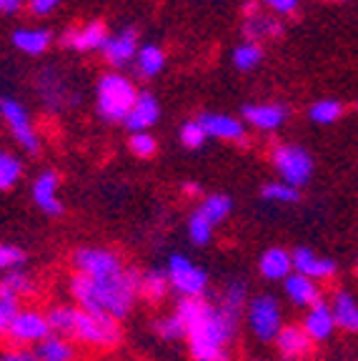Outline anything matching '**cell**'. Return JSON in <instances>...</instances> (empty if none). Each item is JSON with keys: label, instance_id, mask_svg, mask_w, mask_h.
I'll return each mask as SVG.
<instances>
[{"label": "cell", "instance_id": "484cf974", "mask_svg": "<svg viewBox=\"0 0 358 361\" xmlns=\"http://www.w3.org/2000/svg\"><path fill=\"white\" fill-rule=\"evenodd\" d=\"M243 118L261 130H273L285 121L283 106H243Z\"/></svg>", "mask_w": 358, "mask_h": 361}, {"label": "cell", "instance_id": "cb8c5ba5", "mask_svg": "<svg viewBox=\"0 0 358 361\" xmlns=\"http://www.w3.org/2000/svg\"><path fill=\"white\" fill-rule=\"evenodd\" d=\"M33 351L38 356V361H75V341L58 336V334H51L48 338H43Z\"/></svg>", "mask_w": 358, "mask_h": 361}, {"label": "cell", "instance_id": "83f0119b", "mask_svg": "<svg viewBox=\"0 0 358 361\" xmlns=\"http://www.w3.org/2000/svg\"><path fill=\"white\" fill-rule=\"evenodd\" d=\"M198 211H201V214L206 216L213 226H218L230 216V211H233V201H230L228 196H223V193H213V196H208L206 201L201 203V209Z\"/></svg>", "mask_w": 358, "mask_h": 361}, {"label": "cell", "instance_id": "ee69618b", "mask_svg": "<svg viewBox=\"0 0 358 361\" xmlns=\"http://www.w3.org/2000/svg\"><path fill=\"white\" fill-rule=\"evenodd\" d=\"M20 11V0H3V13H18Z\"/></svg>", "mask_w": 358, "mask_h": 361}, {"label": "cell", "instance_id": "d4e9b609", "mask_svg": "<svg viewBox=\"0 0 358 361\" xmlns=\"http://www.w3.org/2000/svg\"><path fill=\"white\" fill-rule=\"evenodd\" d=\"M33 293H35V281L23 269L3 274V279H0V299L20 301L25 296H33Z\"/></svg>", "mask_w": 358, "mask_h": 361}, {"label": "cell", "instance_id": "836d02e7", "mask_svg": "<svg viewBox=\"0 0 358 361\" xmlns=\"http://www.w3.org/2000/svg\"><path fill=\"white\" fill-rule=\"evenodd\" d=\"M25 264V251L13 243H0V274H11V271H20Z\"/></svg>", "mask_w": 358, "mask_h": 361}, {"label": "cell", "instance_id": "3957f363", "mask_svg": "<svg viewBox=\"0 0 358 361\" xmlns=\"http://www.w3.org/2000/svg\"><path fill=\"white\" fill-rule=\"evenodd\" d=\"M123 331H121V322L108 314H93V311H75L73 331H70V341L93 346V349H113L118 346Z\"/></svg>", "mask_w": 358, "mask_h": 361}, {"label": "cell", "instance_id": "ac0fdd59", "mask_svg": "<svg viewBox=\"0 0 358 361\" xmlns=\"http://www.w3.org/2000/svg\"><path fill=\"white\" fill-rule=\"evenodd\" d=\"M333 309V319L336 326L346 334H358V299L346 288L333 291V299L328 301Z\"/></svg>", "mask_w": 358, "mask_h": 361}, {"label": "cell", "instance_id": "603a6c76", "mask_svg": "<svg viewBox=\"0 0 358 361\" xmlns=\"http://www.w3.org/2000/svg\"><path fill=\"white\" fill-rule=\"evenodd\" d=\"M171 291L168 283V274L158 269H148L140 274V283H138V296L148 304H161Z\"/></svg>", "mask_w": 358, "mask_h": 361}, {"label": "cell", "instance_id": "277c9868", "mask_svg": "<svg viewBox=\"0 0 358 361\" xmlns=\"http://www.w3.org/2000/svg\"><path fill=\"white\" fill-rule=\"evenodd\" d=\"M138 93L128 78L118 73H108L98 83V113L106 121H125L133 111Z\"/></svg>", "mask_w": 358, "mask_h": 361}, {"label": "cell", "instance_id": "b9f144b4", "mask_svg": "<svg viewBox=\"0 0 358 361\" xmlns=\"http://www.w3.org/2000/svg\"><path fill=\"white\" fill-rule=\"evenodd\" d=\"M266 6L273 8L276 13H293L298 6V0H264Z\"/></svg>", "mask_w": 358, "mask_h": 361}, {"label": "cell", "instance_id": "7bdbcfd3", "mask_svg": "<svg viewBox=\"0 0 358 361\" xmlns=\"http://www.w3.org/2000/svg\"><path fill=\"white\" fill-rule=\"evenodd\" d=\"M58 3H61V0H30V11H33L35 16H45V13H51Z\"/></svg>", "mask_w": 358, "mask_h": 361}, {"label": "cell", "instance_id": "74e56055", "mask_svg": "<svg viewBox=\"0 0 358 361\" xmlns=\"http://www.w3.org/2000/svg\"><path fill=\"white\" fill-rule=\"evenodd\" d=\"M206 130L198 121H188V123L180 126V141H183L185 148H201L206 143Z\"/></svg>", "mask_w": 358, "mask_h": 361}, {"label": "cell", "instance_id": "7c38bea8", "mask_svg": "<svg viewBox=\"0 0 358 361\" xmlns=\"http://www.w3.org/2000/svg\"><path fill=\"white\" fill-rule=\"evenodd\" d=\"M303 331L308 334V338L314 341V344H321V341H328L336 331V319H333V309H331L328 301H319L316 306L306 309L303 314V322H301Z\"/></svg>", "mask_w": 358, "mask_h": 361}, {"label": "cell", "instance_id": "6da1fadb", "mask_svg": "<svg viewBox=\"0 0 358 361\" xmlns=\"http://www.w3.org/2000/svg\"><path fill=\"white\" fill-rule=\"evenodd\" d=\"M175 314L185 326V341L193 359L230 361L228 346L238 331V322L228 319L218 306L203 299H180Z\"/></svg>", "mask_w": 358, "mask_h": 361}, {"label": "cell", "instance_id": "bcb514c9", "mask_svg": "<svg viewBox=\"0 0 358 361\" xmlns=\"http://www.w3.org/2000/svg\"><path fill=\"white\" fill-rule=\"evenodd\" d=\"M183 191H185V193H190V196H193V193H201V186H198V183H185V186H183Z\"/></svg>", "mask_w": 358, "mask_h": 361}, {"label": "cell", "instance_id": "4fadbf2b", "mask_svg": "<svg viewBox=\"0 0 358 361\" xmlns=\"http://www.w3.org/2000/svg\"><path fill=\"white\" fill-rule=\"evenodd\" d=\"M273 344L283 361H303L314 349V341L298 324H285Z\"/></svg>", "mask_w": 358, "mask_h": 361}, {"label": "cell", "instance_id": "ffe728a7", "mask_svg": "<svg viewBox=\"0 0 358 361\" xmlns=\"http://www.w3.org/2000/svg\"><path fill=\"white\" fill-rule=\"evenodd\" d=\"M158 116H161V106H158L156 98L151 93H138V101H135L130 116L125 118V126L133 133H148V128L158 123Z\"/></svg>", "mask_w": 358, "mask_h": 361}, {"label": "cell", "instance_id": "681fc988", "mask_svg": "<svg viewBox=\"0 0 358 361\" xmlns=\"http://www.w3.org/2000/svg\"><path fill=\"white\" fill-rule=\"evenodd\" d=\"M356 274H358V264H356Z\"/></svg>", "mask_w": 358, "mask_h": 361}, {"label": "cell", "instance_id": "30bf717a", "mask_svg": "<svg viewBox=\"0 0 358 361\" xmlns=\"http://www.w3.org/2000/svg\"><path fill=\"white\" fill-rule=\"evenodd\" d=\"M0 113H3V118L8 121V126H11L18 143H20L28 153H38L40 141H38V135H35L33 126H30L28 111H25L18 101H13V98H0Z\"/></svg>", "mask_w": 358, "mask_h": 361}, {"label": "cell", "instance_id": "f546056e", "mask_svg": "<svg viewBox=\"0 0 358 361\" xmlns=\"http://www.w3.org/2000/svg\"><path fill=\"white\" fill-rule=\"evenodd\" d=\"M213 228L216 226L211 224V221L206 219V216L201 214V211H196V214L188 219V238L193 246H208L213 238Z\"/></svg>", "mask_w": 358, "mask_h": 361}, {"label": "cell", "instance_id": "7a4b0ae2", "mask_svg": "<svg viewBox=\"0 0 358 361\" xmlns=\"http://www.w3.org/2000/svg\"><path fill=\"white\" fill-rule=\"evenodd\" d=\"M140 274L135 269H125L123 274L108 279H90L85 274L70 276V296L75 299V306L93 314H108L113 319H125L138 299Z\"/></svg>", "mask_w": 358, "mask_h": 361}, {"label": "cell", "instance_id": "c3c4849f", "mask_svg": "<svg viewBox=\"0 0 358 361\" xmlns=\"http://www.w3.org/2000/svg\"><path fill=\"white\" fill-rule=\"evenodd\" d=\"M251 361H266V359H251Z\"/></svg>", "mask_w": 358, "mask_h": 361}, {"label": "cell", "instance_id": "1f68e13d", "mask_svg": "<svg viewBox=\"0 0 358 361\" xmlns=\"http://www.w3.org/2000/svg\"><path fill=\"white\" fill-rule=\"evenodd\" d=\"M261 196H264V201H271V203H298L301 201L298 188L288 186V183H283V180H278V183H266V186L261 188Z\"/></svg>", "mask_w": 358, "mask_h": 361}, {"label": "cell", "instance_id": "8992f818", "mask_svg": "<svg viewBox=\"0 0 358 361\" xmlns=\"http://www.w3.org/2000/svg\"><path fill=\"white\" fill-rule=\"evenodd\" d=\"M171 291H175L180 299H203L208 291V274L198 264L183 254H173L166 266Z\"/></svg>", "mask_w": 358, "mask_h": 361}, {"label": "cell", "instance_id": "5b68a950", "mask_svg": "<svg viewBox=\"0 0 358 361\" xmlns=\"http://www.w3.org/2000/svg\"><path fill=\"white\" fill-rule=\"evenodd\" d=\"M246 322L251 334L261 344H273L276 338H278L280 329L285 326L280 301L276 299L273 293H258V296H253L246 306Z\"/></svg>", "mask_w": 358, "mask_h": 361}, {"label": "cell", "instance_id": "e575fe53", "mask_svg": "<svg viewBox=\"0 0 358 361\" xmlns=\"http://www.w3.org/2000/svg\"><path fill=\"white\" fill-rule=\"evenodd\" d=\"M261 56L264 53H261V48L256 43H243L233 51V66L238 71H251V68H256L261 63Z\"/></svg>", "mask_w": 358, "mask_h": 361}, {"label": "cell", "instance_id": "7402d4cb", "mask_svg": "<svg viewBox=\"0 0 358 361\" xmlns=\"http://www.w3.org/2000/svg\"><path fill=\"white\" fill-rule=\"evenodd\" d=\"M248 301H251V296H248V286L235 279V281L226 283V288L221 291L218 309L223 311L228 319H233V322H241V316H243V311H246Z\"/></svg>", "mask_w": 358, "mask_h": 361}, {"label": "cell", "instance_id": "ab89813d", "mask_svg": "<svg viewBox=\"0 0 358 361\" xmlns=\"http://www.w3.org/2000/svg\"><path fill=\"white\" fill-rule=\"evenodd\" d=\"M18 311H20V301L0 299V338L8 336V329H11V324L18 316Z\"/></svg>", "mask_w": 358, "mask_h": 361}, {"label": "cell", "instance_id": "4dcf8cb0", "mask_svg": "<svg viewBox=\"0 0 358 361\" xmlns=\"http://www.w3.org/2000/svg\"><path fill=\"white\" fill-rule=\"evenodd\" d=\"M23 173V164L11 153L0 151V191H8L18 183Z\"/></svg>", "mask_w": 358, "mask_h": 361}, {"label": "cell", "instance_id": "7dc6e473", "mask_svg": "<svg viewBox=\"0 0 358 361\" xmlns=\"http://www.w3.org/2000/svg\"><path fill=\"white\" fill-rule=\"evenodd\" d=\"M0 13H3V0H0Z\"/></svg>", "mask_w": 358, "mask_h": 361}, {"label": "cell", "instance_id": "2e32d148", "mask_svg": "<svg viewBox=\"0 0 358 361\" xmlns=\"http://www.w3.org/2000/svg\"><path fill=\"white\" fill-rule=\"evenodd\" d=\"M33 201L45 216H61L63 203L58 198V173L45 171L33 183Z\"/></svg>", "mask_w": 358, "mask_h": 361}, {"label": "cell", "instance_id": "9a60e30c", "mask_svg": "<svg viewBox=\"0 0 358 361\" xmlns=\"http://www.w3.org/2000/svg\"><path fill=\"white\" fill-rule=\"evenodd\" d=\"M258 274L266 279V281H280L293 274V256L291 251H285L280 246H273L268 251H264V256L258 259Z\"/></svg>", "mask_w": 358, "mask_h": 361}, {"label": "cell", "instance_id": "4316f807", "mask_svg": "<svg viewBox=\"0 0 358 361\" xmlns=\"http://www.w3.org/2000/svg\"><path fill=\"white\" fill-rule=\"evenodd\" d=\"M13 43H16V48H20L23 53H30V56H40V53L48 48V43H51V33L48 30H16L13 33Z\"/></svg>", "mask_w": 358, "mask_h": 361}, {"label": "cell", "instance_id": "d6986e66", "mask_svg": "<svg viewBox=\"0 0 358 361\" xmlns=\"http://www.w3.org/2000/svg\"><path fill=\"white\" fill-rule=\"evenodd\" d=\"M103 53H106V58L113 66L130 63V58H135V53H138V30L125 28L118 35H111L106 40V45H103Z\"/></svg>", "mask_w": 358, "mask_h": 361}, {"label": "cell", "instance_id": "d590c367", "mask_svg": "<svg viewBox=\"0 0 358 361\" xmlns=\"http://www.w3.org/2000/svg\"><path fill=\"white\" fill-rule=\"evenodd\" d=\"M341 111H343L341 103H336V101H319L316 106H311L308 116H311V121H316V123H333V121H338Z\"/></svg>", "mask_w": 358, "mask_h": 361}, {"label": "cell", "instance_id": "9c48e42d", "mask_svg": "<svg viewBox=\"0 0 358 361\" xmlns=\"http://www.w3.org/2000/svg\"><path fill=\"white\" fill-rule=\"evenodd\" d=\"M73 266H75V274H85L90 279H108L125 271L123 261H121V256L116 251L93 248V246L78 248L73 254Z\"/></svg>", "mask_w": 358, "mask_h": 361}, {"label": "cell", "instance_id": "52a82bcc", "mask_svg": "<svg viewBox=\"0 0 358 361\" xmlns=\"http://www.w3.org/2000/svg\"><path fill=\"white\" fill-rule=\"evenodd\" d=\"M51 334L53 331H51V322H48V314H43L38 309H20L16 319H13L6 338L13 346L28 349V346H38Z\"/></svg>", "mask_w": 358, "mask_h": 361}, {"label": "cell", "instance_id": "44dd1931", "mask_svg": "<svg viewBox=\"0 0 358 361\" xmlns=\"http://www.w3.org/2000/svg\"><path fill=\"white\" fill-rule=\"evenodd\" d=\"M108 38L111 35L106 33L103 23H88L80 30H68L66 38H63V45L75 48V51H95V48H103Z\"/></svg>", "mask_w": 358, "mask_h": 361}, {"label": "cell", "instance_id": "8d00e7d4", "mask_svg": "<svg viewBox=\"0 0 358 361\" xmlns=\"http://www.w3.org/2000/svg\"><path fill=\"white\" fill-rule=\"evenodd\" d=\"M276 35L280 33V25L273 20V18H266V16H256V18H248L246 23V35L248 38H264V35Z\"/></svg>", "mask_w": 358, "mask_h": 361}, {"label": "cell", "instance_id": "5bb4252c", "mask_svg": "<svg viewBox=\"0 0 358 361\" xmlns=\"http://www.w3.org/2000/svg\"><path fill=\"white\" fill-rule=\"evenodd\" d=\"M283 293L296 309H311V306H316L319 301H323V291H321L319 283L301 276L296 271L283 281Z\"/></svg>", "mask_w": 358, "mask_h": 361}, {"label": "cell", "instance_id": "60d3db41", "mask_svg": "<svg viewBox=\"0 0 358 361\" xmlns=\"http://www.w3.org/2000/svg\"><path fill=\"white\" fill-rule=\"evenodd\" d=\"M0 361H38L33 349H20V346H13V349L3 351Z\"/></svg>", "mask_w": 358, "mask_h": 361}, {"label": "cell", "instance_id": "8fae6325", "mask_svg": "<svg viewBox=\"0 0 358 361\" xmlns=\"http://www.w3.org/2000/svg\"><path fill=\"white\" fill-rule=\"evenodd\" d=\"M293 256V271L301 276L311 279V281H328L338 274V264L328 256H319L314 248L298 246L296 251H291Z\"/></svg>", "mask_w": 358, "mask_h": 361}, {"label": "cell", "instance_id": "e0dca14e", "mask_svg": "<svg viewBox=\"0 0 358 361\" xmlns=\"http://www.w3.org/2000/svg\"><path fill=\"white\" fill-rule=\"evenodd\" d=\"M198 123L203 126L208 138H223V141H241L246 135V128L238 118L233 116H223V113H206L198 118Z\"/></svg>", "mask_w": 358, "mask_h": 361}, {"label": "cell", "instance_id": "ba28073f", "mask_svg": "<svg viewBox=\"0 0 358 361\" xmlns=\"http://www.w3.org/2000/svg\"><path fill=\"white\" fill-rule=\"evenodd\" d=\"M273 169L278 171L283 183L301 188L314 176V161L298 146H278L273 151Z\"/></svg>", "mask_w": 358, "mask_h": 361}, {"label": "cell", "instance_id": "d6a6232c", "mask_svg": "<svg viewBox=\"0 0 358 361\" xmlns=\"http://www.w3.org/2000/svg\"><path fill=\"white\" fill-rule=\"evenodd\" d=\"M156 334L163 341H178V338H185V326L178 314H168L156 322Z\"/></svg>", "mask_w": 358, "mask_h": 361}, {"label": "cell", "instance_id": "f1b7e54d", "mask_svg": "<svg viewBox=\"0 0 358 361\" xmlns=\"http://www.w3.org/2000/svg\"><path fill=\"white\" fill-rule=\"evenodd\" d=\"M166 66V56L158 45H143L138 51V71L143 75H158Z\"/></svg>", "mask_w": 358, "mask_h": 361}, {"label": "cell", "instance_id": "f35d334b", "mask_svg": "<svg viewBox=\"0 0 358 361\" xmlns=\"http://www.w3.org/2000/svg\"><path fill=\"white\" fill-rule=\"evenodd\" d=\"M130 151L138 158H151L153 153L158 151V143L151 133H133V138H130Z\"/></svg>", "mask_w": 358, "mask_h": 361}, {"label": "cell", "instance_id": "f6af8a7d", "mask_svg": "<svg viewBox=\"0 0 358 361\" xmlns=\"http://www.w3.org/2000/svg\"><path fill=\"white\" fill-rule=\"evenodd\" d=\"M243 13H246V18H256V13H258V3H256V0L246 3V6H243Z\"/></svg>", "mask_w": 358, "mask_h": 361}]
</instances>
